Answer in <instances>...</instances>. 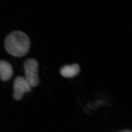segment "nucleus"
Masks as SVG:
<instances>
[{"label":"nucleus","instance_id":"obj_1","mask_svg":"<svg viewBox=\"0 0 132 132\" xmlns=\"http://www.w3.org/2000/svg\"><path fill=\"white\" fill-rule=\"evenodd\" d=\"M30 39L24 33L15 31L5 39L4 46L6 51L12 56L21 57L26 54L30 48Z\"/></svg>","mask_w":132,"mask_h":132},{"label":"nucleus","instance_id":"obj_2","mask_svg":"<svg viewBox=\"0 0 132 132\" xmlns=\"http://www.w3.org/2000/svg\"><path fill=\"white\" fill-rule=\"evenodd\" d=\"M25 79L31 87L37 86L39 82L38 76L39 64L35 59H28L24 64Z\"/></svg>","mask_w":132,"mask_h":132},{"label":"nucleus","instance_id":"obj_3","mask_svg":"<svg viewBox=\"0 0 132 132\" xmlns=\"http://www.w3.org/2000/svg\"><path fill=\"white\" fill-rule=\"evenodd\" d=\"M31 87L24 77L18 76L15 79L13 85V98L15 100H20L25 93L30 91Z\"/></svg>","mask_w":132,"mask_h":132},{"label":"nucleus","instance_id":"obj_4","mask_svg":"<svg viewBox=\"0 0 132 132\" xmlns=\"http://www.w3.org/2000/svg\"><path fill=\"white\" fill-rule=\"evenodd\" d=\"M13 67L7 61L0 60V79L6 82L11 78L13 75Z\"/></svg>","mask_w":132,"mask_h":132},{"label":"nucleus","instance_id":"obj_5","mask_svg":"<svg viewBox=\"0 0 132 132\" xmlns=\"http://www.w3.org/2000/svg\"><path fill=\"white\" fill-rule=\"evenodd\" d=\"M80 69V66L77 64L72 65H65L60 69L61 75L66 78H72L78 74Z\"/></svg>","mask_w":132,"mask_h":132},{"label":"nucleus","instance_id":"obj_6","mask_svg":"<svg viewBox=\"0 0 132 132\" xmlns=\"http://www.w3.org/2000/svg\"><path fill=\"white\" fill-rule=\"evenodd\" d=\"M120 132H132V131L130 130H123V131H121Z\"/></svg>","mask_w":132,"mask_h":132}]
</instances>
